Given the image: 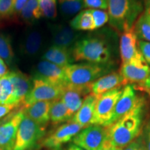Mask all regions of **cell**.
I'll return each instance as SVG.
<instances>
[{
  "label": "cell",
  "instance_id": "1",
  "mask_svg": "<svg viewBox=\"0 0 150 150\" xmlns=\"http://www.w3.org/2000/svg\"><path fill=\"white\" fill-rule=\"evenodd\" d=\"M145 102L143 99L122 117L106 127L108 140L114 147L123 149L141 135L144 125Z\"/></svg>",
  "mask_w": 150,
  "mask_h": 150
},
{
  "label": "cell",
  "instance_id": "2",
  "mask_svg": "<svg viewBox=\"0 0 150 150\" xmlns=\"http://www.w3.org/2000/svg\"><path fill=\"white\" fill-rule=\"evenodd\" d=\"M110 27L122 33L134 27L137 19L143 12L141 0H106Z\"/></svg>",
  "mask_w": 150,
  "mask_h": 150
},
{
  "label": "cell",
  "instance_id": "3",
  "mask_svg": "<svg viewBox=\"0 0 150 150\" xmlns=\"http://www.w3.org/2000/svg\"><path fill=\"white\" fill-rule=\"evenodd\" d=\"M70 50L74 61L108 65L111 59L109 44L100 37H86L79 39Z\"/></svg>",
  "mask_w": 150,
  "mask_h": 150
},
{
  "label": "cell",
  "instance_id": "4",
  "mask_svg": "<svg viewBox=\"0 0 150 150\" xmlns=\"http://www.w3.org/2000/svg\"><path fill=\"white\" fill-rule=\"evenodd\" d=\"M65 87L91 91V85L101 76L110 72L108 65L91 63L71 64L64 67Z\"/></svg>",
  "mask_w": 150,
  "mask_h": 150
},
{
  "label": "cell",
  "instance_id": "5",
  "mask_svg": "<svg viewBox=\"0 0 150 150\" xmlns=\"http://www.w3.org/2000/svg\"><path fill=\"white\" fill-rule=\"evenodd\" d=\"M45 130L46 128L24 115L18 127L13 150H33L45 136Z\"/></svg>",
  "mask_w": 150,
  "mask_h": 150
},
{
  "label": "cell",
  "instance_id": "6",
  "mask_svg": "<svg viewBox=\"0 0 150 150\" xmlns=\"http://www.w3.org/2000/svg\"><path fill=\"white\" fill-rule=\"evenodd\" d=\"M124 86L103 94L97 97L92 125L108 127L113 115L118 99L122 95Z\"/></svg>",
  "mask_w": 150,
  "mask_h": 150
},
{
  "label": "cell",
  "instance_id": "7",
  "mask_svg": "<svg viewBox=\"0 0 150 150\" xmlns=\"http://www.w3.org/2000/svg\"><path fill=\"white\" fill-rule=\"evenodd\" d=\"M107 140L106 127L91 125L82 129L73 138L72 142L86 150H100Z\"/></svg>",
  "mask_w": 150,
  "mask_h": 150
},
{
  "label": "cell",
  "instance_id": "8",
  "mask_svg": "<svg viewBox=\"0 0 150 150\" xmlns=\"http://www.w3.org/2000/svg\"><path fill=\"white\" fill-rule=\"evenodd\" d=\"M64 88L54 85L42 79L33 77L31 91L22 102L24 107L40 101H54L61 98Z\"/></svg>",
  "mask_w": 150,
  "mask_h": 150
},
{
  "label": "cell",
  "instance_id": "9",
  "mask_svg": "<svg viewBox=\"0 0 150 150\" xmlns=\"http://www.w3.org/2000/svg\"><path fill=\"white\" fill-rule=\"evenodd\" d=\"M119 72L126 85L135 83L140 86L150 76V67L140 53L131 61L122 63Z\"/></svg>",
  "mask_w": 150,
  "mask_h": 150
},
{
  "label": "cell",
  "instance_id": "10",
  "mask_svg": "<svg viewBox=\"0 0 150 150\" xmlns=\"http://www.w3.org/2000/svg\"><path fill=\"white\" fill-rule=\"evenodd\" d=\"M82 129L78 124L70 120L55 129L52 134L43 139L41 144L43 147L50 149L61 147L62 145L72 140Z\"/></svg>",
  "mask_w": 150,
  "mask_h": 150
},
{
  "label": "cell",
  "instance_id": "11",
  "mask_svg": "<svg viewBox=\"0 0 150 150\" xmlns=\"http://www.w3.org/2000/svg\"><path fill=\"white\" fill-rule=\"evenodd\" d=\"M142 99L140 98L137 93L136 88L131 84H127L124 86L122 95L116 104L113 115L110 125L120 119L124 115L132 110ZM109 126V125H108Z\"/></svg>",
  "mask_w": 150,
  "mask_h": 150
},
{
  "label": "cell",
  "instance_id": "12",
  "mask_svg": "<svg viewBox=\"0 0 150 150\" xmlns=\"http://www.w3.org/2000/svg\"><path fill=\"white\" fill-rule=\"evenodd\" d=\"M33 77L42 79L62 88L65 87L64 68L49 61L42 60L38 63Z\"/></svg>",
  "mask_w": 150,
  "mask_h": 150
},
{
  "label": "cell",
  "instance_id": "13",
  "mask_svg": "<svg viewBox=\"0 0 150 150\" xmlns=\"http://www.w3.org/2000/svg\"><path fill=\"white\" fill-rule=\"evenodd\" d=\"M24 116L23 108L0 125V150H13L18 127Z\"/></svg>",
  "mask_w": 150,
  "mask_h": 150
},
{
  "label": "cell",
  "instance_id": "14",
  "mask_svg": "<svg viewBox=\"0 0 150 150\" xmlns=\"http://www.w3.org/2000/svg\"><path fill=\"white\" fill-rule=\"evenodd\" d=\"M13 84L12 104H22L33 86V79L19 70H13L8 73Z\"/></svg>",
  "mask_w": 150,
  "mask_h": 150
},
{
  "label": "cell",
  "instance_id": "15",
  "mask_svg": "<svg viewBox=\"0 0 150 150\" xmlns=\"http://www.w3.org/2000/svg\"><path fill=\"white\" fill-rule=\"evenodd\" d=\"M44 45V35L38 29L28 30L22 38L20 50L21 54L28 58H34L42 52Z\"/></svg>",
  "mask_w": 150,
  "mask_h": 150
},
{
  "label": "cell",
  "instance_id": "16",
  "mask_svg": "<svg viewBox=\"0 0 150 150\" xmlns=\"http://www.w3.org/2000/svg\"><path fill=\"white\" fill-rule=\"evenodd\" d=\"M126 86L120 72H112L101 76L91 85V93L98 97L116 88Z\"/></svg>",
  "mask_w": 150,
  "mask_h": 150
},
{
  "label": "cell",
  "instance_id": "17",
  "mask_svg": "<svg viewBox=\"0 0 150 150\" xmlns=\"http://www.w3.org/2000/svg\"><path fill=\"white\" fill-rule=\"evenodd\" d=\"M53 45L70 49L78 40L79 34L70 26L58 24L50 27Z\"/></svg>",
  "mask_w": 150,
  "mask_h": 150
},
{
  "label": "cell",
  "instance_id": "18",
  "mask_svg": "<svg viewBox=\"0 0 150 150\" xmlns=\"http://www.w3.org/2000/svg\"><path fill=\"white\" fill-rule=\"evenodd\" d=\"M138 39L134 27L122 33L120 40V54L122 63H126L139 55Z\"/></svg>",
  "mask_w": 150,
  "mask_h": 150
},
{
  "label": "cell",
  "instance_id": "19",
  "mask_svg": "<svg viewBox=\"0 0 150 150\" xmlns=\"http://www.w3.org/2000/svg\"><path fill=\"white\" fill-rule=\"evenodd\" d=\"M90 93L91 91L87 89L64 88L60 99L66 106L71 117L72 118L74 114L78 111L83 104L85 97Z\"/></svg>",
  "mask_w": 150,
  "mask_h": 150
},
{
  "label": "cell",
  "instance_id": "20",
  "mask_svg": "<svg viewBox=\"0 0 150 150\" xmlns=\"http://www.w3.org/2000/svg\"><path fill=\"white\" fill-rule=\"evenodd\" d=\"M51 101H40L23 107L24 115L29 117L40 126L47 128L50 121Z\"/></svg>",
  "mask_w": 150,
  "mask_h": 150
},
{
  "label": "cell",
  "instance_id": "21",
  "mask_svg": "<svg viewBox=\"0 0 150 150\" xmlns=\"http://www.w3.org/2000/svg\"><path fill=\"white\" fill-rule=\"evenodd\" d=\"M97 99V97L91 93L88 95L84 99L81 106L74 114L70 121L78 124L83 129L91 125Z\"/></svg>",
  "mask_w": 150,
  "mask_h": 150
},
{
  "label": "cell",
  "instance_id": "22",
  "mask_svg": "<svg viewBox=\"0 0 150 150\" xmlns=\"http://www.w3.org/2000/svg\"><path fill=\"white\" fill-rule=\"evenodd\" d=\"M41 59L43 61H49L63 68L74 62L70 49L53 45L42 54Z\"/></svg>",
  "mask_w": 150,
  "mask_h": 150
},
{
  "label": "cell",
  "instance_id": "23",
  "mask_svg": "<svg viewBox=\"0 0 150 150\" xmlns=\"http://www.w3.org/2000/svg\"><path fill=\"white\" fill-rule=\"evenodd\" d=\"M70 26L75 31H94L95 25L89 9H85L76 14L70 22Z\"/></svg>",
  "mask_w": 150,
  "mask_h": 150
},
{
  "label": "cell",
  "instance_id": "24",
  "mask_svg": "<svg viewBox=\"0 0 150 150\" xmlns=\"http://www.w3.org/2000/svg\"><path fill=\"white\" fill-rule=\"evenodd\" d=\"M50 116V121L54 125L68 122L72 119L66 106L60 98L52 101Z\"/></svg>",
  "mask_w": 150,
  "mask_h": 150
},
{
  "label": "cell",
  "instance_id": "25",
  "mask_svg": "<svg viewBox=\"0 0 150 150\" xmlns=\"http://www.w3.org/2000/svg\"><path fill=\"white\" fill-rule=\"evenodd\" d=\"M134 29L138 39L150 42V13L143 11L137 19Z\"/></svg>",
  "mask_w": 150,
  "mask_h": 150
},
{
  "label": "cell",
  "instance_id": "26",
  "mask_svg": "<svg viewBox=\"0 0 150 150\" xmlns=\"http://www.w3.org/2000/svg\"><path fill=\"white\" fill-rule=\"evenodd\" d=\"M20 15L24 22L31 24L42 18L38 0H28Z\"/></svg>",
  "mask_w": 150,
  "mask_h": 150
},
{
  "label": "cell",
  "instance_id": "27",
  "mask_svg": "<svg viewBox=\"0 0 150 150\" xmlns=\"http://www.w3.org/2000/svg\"><path fill=\"white\" fill-rule=\"evenodd\" d=\"M57 4L65 18L74 17L84 8L83 0H57Z\"/></svg>",
  "mask_w": 150,
  "mask_h": 150
},
{
  "label": "cell",
  "instance_id": "28",
  "mask_svg": "<svg viewBox=\"0 0 150 150\" xmlns=\"http://www.w3.org/2000/svg\"><path fill=\"white\" fill-rule=\"evenodd\" d=\"M0 58L9 66L13 65L15 60V54L11 38L1 32H0Z\"/></svg>",
  "mask_w": 150,
  "mask_h": 150
},
{
  "label": "cell",
  "instance_id": "29",
  "mask_svg": "<svg viewBox=\"0 0 150 150\" xmlns=\"http://www.w3.org/2000/svg\"><path fill=\"white\" fill-rule=\"evenodd\" d=\"M8 73L0 79V104H12L13 89Z\"/></svg>",
  "mask_w": 150,
  "mask_h": 150
},
{
  "label": "cell",
  "instance_id": "30",
  "mask_svg": "<svg viewBox=\"0 0 150 150\" xmlns=\"http://www.w3.org/2000/svg\"><path fill=\"white\" fill-rule=\"evenodd\" d=\"M42 16L47 19H54L57 16V0H38Z\"/></svg>",
  "mask_w": 150,
  "mask_h": 150
},
{
  "label": "cell",
  "instance_id": "31",
  "mask_svg": "<svg viewBox=\"0 0 150 150\" xmlns=\"http://www.w3.org/2000/svg\"><path fill=\"white\" fill-rule=\"evenodd\" d=\"M93 16L95 29H98L104 26L109 20L107 11L101 9H89Z\"/></svg>",
  "mask_w": 150,
  "mask_h": 150
},
{
  "label": "cell",
  "instance_id": "32",
  "mask_svg": "<svg viewBox=\"0 0 150 150\" xmlns=\"http://www.w3.org/2000/svg\"><path fill=\"white\" fill-rule=\"evenodd\" d=\"M15 0H0V18H8L14 15Z\"/></svg>",
  "mask_w": 150,
  "mask_h": 150
},
{
  "label": "cell",
  "instance_id": "33",
  "mask_svg": "<svg viewBox=\"0 0 150 150\" xmlns=\"http://www.w3.org/2000/svg\"><path fill=\"white\" fill-rule=\"evenodd\" d=\"M84 8L87 9L107 10L106 0H83Z\"/></svg>",
  "mask_w": 150,
  "mask_h": 150
},
{
  "label": "cell",
  "instance_id": "34",
  "mask_svg": "<svg viewBox=\"0 0 150 150\" xmlns=\"http://www.w3.org/2000/svg\"><path fill=\"white\" fill-rule=\"evenodd\" d=\"M138 45L142 57L150 67V42L138 40Z\"/></svg>",
  "mask_w": 150,
  "mask_h": 150
},
{
  "label": "cell",
  "instance_id": "35",
  "mask_svg": "<svg viewBox=\"0 0 150 150\" xmlns=\"http://www.w3.org/2000/svg\"><path fill=\"white\" fill-rule=\"evenodd\" d=\"M122 150H146L142 134L130 144L123 148Z\"/></svg>",
  "mask_w": 150,
  "mask_h": 150
},
{
  "label": "cell",
  "instance_id": "36",
  "mask_svg": "<svg viewBox=\"0 0 150 150\" xmlns=\"http://www.w3.org/2000/svg\"><path fill=\"white\" fill-rule=\"evenodd\" d=\"M142 136L146 150H150V120L146 124L145 127H143Z\"/></svg>",
  "mask_w": 150,
  "mask_h": 150
},
{
  "label": "cell",
  "instance_id": "37",
  "mask_svg": "<svg viewBox=\"0 0 150 150\" xmlns=\"http://www.w3.org/2000/svg\"><path fill=\"white\" fill-rule=\"evenodd\" d=\"M19 104H0V119L8 114L11 110L18 107Z\"/></svg>",
  "mask_w": 150,
  "mask_h": 150
},
{
  "label": "cell",
  "instance_id": "38",
  "mask_svg": "<svg viewBox=\"0 0 150 150\" xmlns=\"http://www.w3.org/2000/svg\"><path fill=\"white\" fill-rule=\"evenodd\" d=\"M28 0H15L14 15H20Z\"/></svg>",
  "mask_w": 150,
  "mask_h": 150
},
{
  "label": "cell",
  "instance_id": "39",
  "mask_svg": "<svg viewBox=\"0 0 150 150\" xmlns=\"http://www.w3.org/2000/svg\"><path fill=\"white\" fill-rule=\"evenodd\" d=\"M8 72V70L6 63L4 61L3 59L0 58V79L5 76Z\"/></svg>",
  "mask_w": 150,
  "mask_h": 150
},
{
  "label": "cell",
  "instance_id": "40",
  "mask_svg": "<svg viewBox=\"0 0 150 150\" xmlns=\"http://www.w3.org/2000/svg\"><path fill=\"white\" fill-rule=\"evenodd\" d=\"M138 87H140L142 91H145L147 94H150V76L145 80L143 84L138 86Z\"/></svg>",
  "mask_w": 150,
  "mask_h": 150
},
{
  "label": "cell",
  "instance_id": "41",
  "mask_svg": "<svg viewBox=\"0 0 150 150\" xmlns=\"http://www.w3.org/2000/svg\"><path fill=\"white\" fill-rule=\"evenodd\" d=\"M118 148L114 147L110 142L107 140L106 142V143L104 144V145L103 146V147L100 150H117Z\"/></svg>",
  "mask_w": 150,
  "mask_h": 150
},
{
  "label": "cell",
  "instance_id": "42",
  "mask_svg": "<svg viewBox=\"0 0 150 150\" xmlns=\"http://www.w3.org/2000/svg\"><path fill=\"white\" fill-rule=\"evenodd\" d=\"M67 150H86V149L79 147V146L74 145V144L73 143V144H71V145L68 146V147H67Z\"/></svg>",
  "mask_w": 150,
  "mask_h": 150
},
{
  "label": "cell",
  "instance_id": "43",
  "mask_svg": "<svg viewBox=\"0 0 150 150\" xmlns=\"http://www.w3.org/2000/svg\"><path fill=\"white\" fill-rule=\"evenodd\" d=\"M145 11L150 13V0H145Z\"/></svg>",
  "mask_w": 150,
  "mask_h": 150
},
{
  "label": "cell",
  "instance_id": "44",
  "mask_svg": "<svg viewBox=\"0 0 150 150\" xmlns=\"http://www.w3.org/2000/svg\"><path fill=\"white\" fill-rule=\"evenodd\" d=\"M52 150H64L63 148L61 147H57V148H54V149H51Z\"/></svg>",
  "mask_w": 150,
  "mask_h": 150
},
{
  "label": "cell",
  "instance_id": "45",
  "mask_svg": "<svg viewBox=\"0 0 150 150\" xmlns=\"http://www.w3.org/2000/svg\"><path fill=\"white\" fill-rule=\"evenodd\" d=\"M4 123V122H2V121H0V125H1V124H3Z\"/></svg>",
  "mask_w": 150,
  "mask_h": 150
},
{
  "label": "cell",
  "instance_id": "46",
  "mask_svg": "<svg viewBox=\"0 0 150 150\" xmlns=\"http://www.w3.org/2000/svg\"><path fill=\"white\" fill-rule=\"evenodd\" d=\"M123 149H121V148H118L117 150H122Z\"/></svg>",
  "mask_w": 150,
  "mask_h": 150
},
{
  "label": "cell",
  "instance_id": "47",
  "mask_svg": "<svg viewBox=\"0 0 150 150\" xmlns=\"http://www.w3.org/2000/svg\"><path fill=\"white\" fill-rule=\"evenodd\" d=\"M149 95H150V94H149Z\"/></svg>",
  "mask_w": 150,
  "mask_h": 150
}]
</instances>
